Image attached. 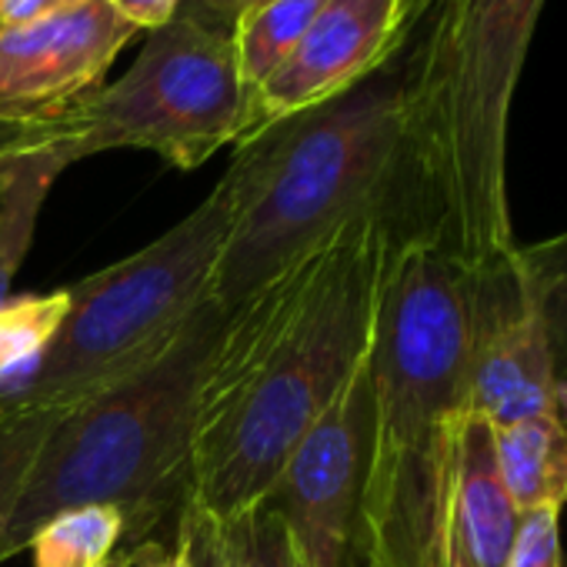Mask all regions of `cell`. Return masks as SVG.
<instances>
[{
    "label": "cell",
    "mask_w": 567,
    "mask_h": 567,
    "mask_svg": "<svg viewBox=\"0 0 567 567\" xmlns=\"http://www.w3.org/2000/svg\"><path fill=\"white\" fill-rule=\"evenodd\" d=\"M64 114L54 147L68 167L104 151H151L177 171H197L247 127V91L234 34L174 14L147 31L137 61Z\"/></svg>",
    "instance_id": "cell-7"
},
{
    "label": "cell",
    "mask_w": 567,
    "mask_h": 567,
    "mask_svg": "<svg viewBox=\"0 0 567 567\" xmlns=\"http://www.w3.org/2000/svg\"><path fill=\"white\" fill-rule=\"evenodd\" d=\"M234 210L237 181L224 171L214 190L157 240L68 284L71 311L38 378L0 401L71 411L157 354L214 298V270Z\"/></svg>",
    "instance_id": "cell-6"
},
{
    "label": "cell",
    "mask_w": 567,
    "mask_h": 567,
    "mask_svg": "<svg viewBox=\"0 0 567 567\" xmlns=\"http://www.w3.org/2000/svg\"><path fill=\"white\" fill-rule=\"evenodd\" d=\"M540 8L544 0H408V157L391 244L424 240L467 274L514 250L507 121Z\"/></svg>",
    "instance_id": "cell-2"
},
{
    "label": "cell",
    "mask_w": 567,
    "mask_h": 567,
    "mask_svg": "<svg viewBox=\"0 0 567 567\" xmlns=\"http://www.w3.org/2000/svg\"><path fill=\"white\" fill-rule=\"evenodd\" d=\"M391 237L361 217L250 291L214 341L187 457V507L234 524L368 354Z\"/></svg>",
    "instance_id": "cell-1"
},
{
    "label": "cell",
    "mask_w": 567,
    "mask_h": 567,
    "mask_svg": "<svg viewBox=\"0 0 567 567\" xmlns=\"http://www.w3.org/2000/svg\"><path fill=\"white\" fill-rule=\"evenodd\" d=\"M61 414L64 411L58 408H8V414L0 417V564H4V537L11 517Z\"/></svg>",
    "instance_id": "cell-18"
},
{
    "label": "cell",
    "mask_w": 567,
    "mask_h": 567,
    "mask_svg": "<svg viewBox=\"0 0 567 567\" xmlns=\"http://www.w3.org/2000/svg\"><path fill=\"white\" fill-rule=\"evenodd\" d=\"M224 318L207 298L157 354L61 414L11 517L4 560L68 507H117L127 547L144 544L167 511L181 514L197 394Z\"/></svg>",
    "instance_id": "cell-4"
},
{
    "label": "cell",
    "mask_w": 567,
    "mask_h": 567,
    "mask_svg": "<svg viewBox=\"0 0 567 567\" xmlns=\"http://www.w3.org/2000/svg\"><path fill=\"white\" fill-rule=\"evenodd\" d=\"M64 141V114H0V167L14 157L58 147Z\"/></svg>",
    "instance_id": "cell-21"
},
{
    "label": "cell",
    "mask_w": 567,
    "mask_h": 567,
    "mask_svg": "<svg viewBox=\"0 0 567 567\" xmlns=\"http://www.w3.org/2000/svg\"><path fill=\"white\" fill-rule=\"evenodd\" d=\"M111 567H127V557H124V554H121V557H114V560H111Z\"/></svg>",
    "instance_id": "cell-27"
},
{
    "label": "cell",
    "mask_w": 567,
    "mask_h": 567,
    "mask_svg": "<svg viewBox=\"0 0 567 567\" xmlns=\"http://www.w3.org/2000/svg\"><path fill=\"white\" fill-rule=\"evenodd\" d=\"M111 0H84L61 14L0 28V114H54L101 87L134 41Z\"/></svg>",
    "instance_id": "cell-10"
},
{
    "label": "cell",
    "mask_w": 567,
    "mask_h": 567,
    "mask_svg": "<svg viewBox=\"0 0 567 567\" xmlns=\"http://www.w3.org/2000/svg\"><path fill=\"white\" fill-rule=\"evenodd\" d=\"M471 344L467 270L424 240L391 244L368 348L374 437L361 540L437 491L471 398Z\"/></svg>",
    "instance_id": "cell-5"
},
{
    "label": "cell",
    "mask_w": 567,
    "mask_h": 567,
    "mask_svg": "<svg viewBox=\"0 0 567 567\" xmlns=\"http://www.w3.org/2000/svg\"><path fill=\"white\" fill-rule=\"evenodd\" d=\"M78 4H84V0H0V28L31 24V21L61 14Z\"/></svg>",
    "instance_id": "cell-25"
},
{
    "label": "cell",
    "mask_w": 567,
    "mask_h": 567,
    "mask_svg": "<svg viewBox=\"0 0 567 567\" xmlns=\"http://www.w3.org/2000/svg\"><path fill=\"white\" fill-rule=\"evenodd\" d=\"M68 311V284L44 295H11L0 305V394H14L38 378Z\"/></svg>",
    "instance_id": "cell-15"
},
{
    "label": "cell",
    "mask_w": 567,
    "mask_h": 567,
    "mask_svg": "<svg viewBox=\"0 0 567 567\" xmlns=\"http://www.w3.org/2000/svg\"><path fill=\"white\" fill-rule=\"evenodd\" d=\"M8 414V408H4V401H0V417H4Z\"/></svg>",
    "instance_id": "cell-29"
},
{
    "label": "cell",
    "mask_w": 567,
    "mask_h": 567,
    "mask_svg": "<svg viewBox=\"0 0 567 567\" xmlns=\"http://www.w3.org/2000/svg\"><path fill=\"white\" fill-rule=\"evenodd\" d=\"M230 567H298L295 547L280 517L260 504L234 524H224Z\"/></svg>",
    "instance_id": "cell-19"
},
{
    "label": "cell",
    "mask_w": 567,
    "mask_h": 567,
    "mask_svg": "<svg viewBox=\"0 0 567 567\" xmlns=\"http://www.w3.org/2000/svg\"><path fill=\"white\" fill-rule=\"evenodd\" d=\"M181 18L200 21L214 31L234 34L240 14H244V0H181Z\"/></svg>",
    "instance_id": "cell-23"
},
{
    "label": "cell",
    "mask_w": 567,
    "mask_h": 567,
    "mask_svg": "<svg viewBox=\"0 0 567 567\" xmlns=\"http://www.w3.org/2000/svg\"><path fill=\"white\" fill-rule=\"evenodd\" d=\"M371 437L374 401L364 354L331 408L298 441L264 501L288 530L298 567H361Z\"/></svg>",
    "instance_id": "cell-9"
},
{
    "label": "cell",
    "mask_w": 567,
    "mask_h": 567,
    "mask_svg": "<svg viewBox=\"0 0 567 567\" xmlns=\"http://www.w3.org/2000/svg\"><path fill=\"white\" fill-rule=\"evenodd\" d=\"M64 171L68 161L54 147L0 167V305L11 298V284L31 254L44 200Z\"/></svg>",
    "instance_id": "cell-14"
},
{
    "label": "cell",
    "mask_w": 567,
    "mask_h": 567,
    "mask_svg": "<svg viewBox=\"0 0 567 567\" xmlns=\"http://www.w3.org/2000/svg\"><path fill=\"white\" fill-rule=\"evenodd\" d=\"M124 557H127V567H190V557L181 540L174 544V550H167L157 540H144L137 547H127Z\"/></svg>",
    "instance_id": "cell-26"
},
{
    "label": "cell",
    "mask_w": 567,
    "mask_h": 567,
    "mask_svg": "<svg viewBox=\"0 0 567 567\" xmlns=\"http://www.w3.org/2000/svg\"><path fill=\"white\" fill-rule=\"evenodd\" d=\"M497 467L520 514L567 504V424L530 414L494 427Z\"/></svg>",
    "instance_id": "cell-13"
},
{
    "label": "cell",
    "mask_w": 567,
    "mask_h": 567,
    "mask_svg": "<svg viewBox=\"0 0 567 567\" xmlns=\"http://www.w3.org/2000/svg\"><path fill=\"white\" fill-rule=\"evenodd\" d=\"M177 540L184 544L190 567H230L224 527L214 524L210 517L197 514L194 507H181L177 514Z\"/></svg>",
    "instance_id": "cell-22"
},
{
    "label": "cell",
    "mask_w": 567,
    "mask_h": 567,
    "mask_svg": "<svg viewBox=\"0 0 567 567\" xmlns=\"http://www.w3.org/2000/svg\"><path fill=\"white\" fill-rule=\"evenodd\" d=\"M454 524L471 567H504L514 547L520 511L497 467L494 424L464 411L454 424Z\"/></svg>",
    "instance_id": "cell-12"
},
{
    "label": "cell",
    "mask_w": 567,
    "mask_h": 567,
    "mask_svg": "<svg viewBox=\"0 0 567 567\" xmlns=\"http://www.w3.org/2000/svg\"><path fill=\"white\" fill-rule=\"evenodd\" d=\"M411 48L404 11L394 48L371 74L234 144L237 210L210 291L224 311L341 227L361 217L391 227L404 187Z\"/></svg>",
    "instance_id": "cell-3"
},
{
    "label": "cell",
    "mask_w": 567,
    "mask_h": 567,
    "mask_svg": "<svg viewBox=\"0 0 567 567\" xmlns=\"http://www.w3.org/2000/svg\"><path fill=\"white\" fill-rule=\"evenodd\" d=\"M257 4H260V0H244V14H247L250 8H257ZM244 14H240V18H244Z\"/></svg>",
    "instance_id": "cell-28"
},
{
    "label": "cell",
    "mask_w": 567,
    "mask_h": 567,
    "mask_svg": "<svg viewBox=\"0 0 567 567\" xmlns=\"http://www.w3.org/2000/svg\"><path fill=\"white\" fill-rule=\"evenodd\" d=\"M404 11L408 0H324L291 58L250 97L244 137L318 107L371 74L394 48Z\"/></svg>",
    "instance_id": "cell-11"
},
{
    "label": "cell",
    "mask_w": 567,
    "mask_h": 567,
    "mask_svg": "<svg viewBox=\"0 0 567 567\" xmlns=\"http://www.w3.org/2000/svg\"><path fill=\"white\" fill-rule=\"evenodd\" d=\"M111 8L137 31H154L181 11V0H111Z\"/></svg>",
    "instance_id": "cell-24"
},
{
    "label": "cell",
    "mask_w": 567,
    "mask_h": 567,
    "mask_svg": "<svg viewBox=\"0 0 567 567\" xmlns=\"http://www.w3.org/2000/svg\"><path fill=\"white\" fill-rule=\"evenodd\" d=\"M321 4L324 0H260L237 21L234 54L247 91V107L257 87L301 44Z\"/></svg>",
    "instance_id": "cell-16"
},
{
    "label": "cell",
    "mask_w": 567,
    "mask_h": 567,
    "mask_svg": "<svg viewBox=\"0 0 567 567\" xmlns=\"http://www.w3.org/2000/svg\"><path fill=\"white\" fill-rule=\"evenodd\" d=\"M504 567H564L557 507L520 514V527H517V537Z\"/></svg>",
    "instance_id": "cell-20"
},
{
    "label": "cell",
    "mask_w": 567,
    "mask_h": 567,
    "mask_svg": "<svg viewBox=\"0 0 567 567\" xmlns=\"http://www.w3.org/2000/svg\"><path fill=\"white\" fill-rule=\"evenodd\" d=\"M471 398L494 427L550 414L567 424V230L467 274Z\"/></svg>",
    "instance_id": "cell-8"
},
{
    "label": "cell",
    "mask_w": 567,
    "mask_h": 567,
    "mask_svg": "<svg viewBox=\"0 0 567 567\" xmlns=\"http://www.w3.org/2000/svg\"><path fill=\"white\" fill-rule=\"evenodd\" d=\"M124 544V517L107 504H84L54 514L31 537L34 567H111Z\"/></svg>",
    "instance_id": "cell-17"
}]
</instances>
